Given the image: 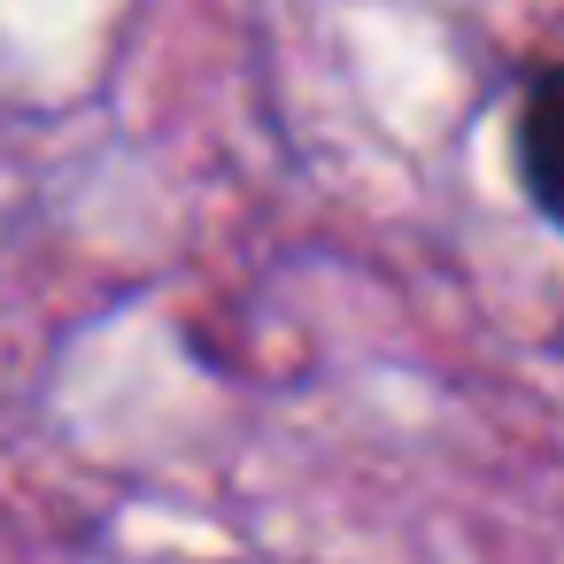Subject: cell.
I'll list each match as a JSON object with an SVG mask.
<instances>
[{
  "instance_id": "cell-1",
  "label": "cell",
  "mask_w": 564,
  "mask_h": 564,
  "mask_svg": "<svg viewBox=\"0 0 564 564\" xmlns=\"http://www.w3.org/2000/svg\"><path fill=\"white\" fill-rule=\"evenodd\" d=\"M518 186L533 217L564 232V63H549L518 101Z\"/></svg>"
}]
</instances>
